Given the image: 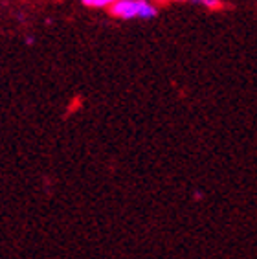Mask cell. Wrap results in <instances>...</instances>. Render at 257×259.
<instances>
[{
	"instance_id": "1",
	"label": "cell",
	"mask_w": 257,
	"mask_h": 259,
	"mask_svg": "<svg viewBox=\"0 0 257 259\" xmlns=\"http://www.w3.org/2000/svg\"><path fill=\"white\" fill-rule=\"evenodd\" d=\"M109 13L119 20H149L156 17L158 8L151 0H118L110 6Z\"/></svg>"
},
{
	"instance_id": "2",
	"label": "cell",
	"mask_w": 257,
	"mask_h": 259,
	"mask_svg": "<svg viewBox=\"0 0 257 259\" xmlns=\"http://www.w3.org/2000/svg\"><path fill=\"white\" fill-rule=\"evenodd\" d=\"M118 0H81V4L90 10H110V6L116 4Z\"/></svg>"
},
{
	"instance_id": "3",
	"label": "cell",
	"mask_w": 257,
	"mask_h": 259,
	"mask_svg": "<svg viewBox=\"0 0 257 259\" xmlns=\"http://www.w3.org/2000/svg\"><path fill=\"white\" fill-rule=\"evenodd\" d=\"M193 2L198 6H202V8H206V10H211V11L221 10V8L224 6L221 0H193Z\"/></svg>"
}]
</instances>
